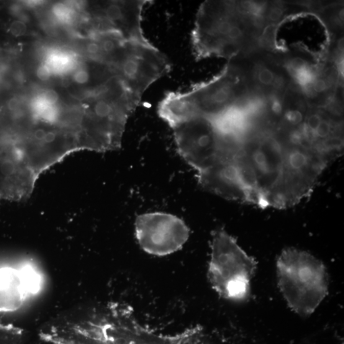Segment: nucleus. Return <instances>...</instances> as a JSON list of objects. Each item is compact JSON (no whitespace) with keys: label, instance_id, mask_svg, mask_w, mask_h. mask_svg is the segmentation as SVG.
Segmentation results:
<instances>
[{"label":"nucleus","instance_id":"obj_1","mask_svg":"<svg viewBox=\"0 0 344 344\" xmlns=\"http://www.w3.org/2000/svg\"><path fill=\"white\" fill-rule=\"evenodd\" d=\"M266 27L263 15L245 11L239 1H206L198 10L191 33L196 60H228L261 50L259 40Z\"/></svg>","mask_w":344,"mask_h":344},{"label":"nucleus","instance_id":"obj_2","mask_svg":"<svg viewBox=\"0 0 344 344\" xmlns=\"http://www.w3.org/2000/svg\"><path fill=\"white\" fill-rule=\"evenodd\" d=\"M282 296L292 311L309 316L327 297L329 279L325 264L305 251L287 248L277 260Z\"/></svg>","mask_w":344,"mask_h":344},{"label":"nucleus","instance_id":"obj_3","mask_svg":"<svg viewBox=\"0 0 344 344\" xmlns=\"http://www.w3.org/2000/svg\"><path fill=\"white\" fill-rule=\"evenodd\" d=\"M208 279L212 289L223 299L244 302L251 293V281L257 263L225 230L214 231L210 242Z\"/></svg>","mask_w":344,"mask_h":344},{"label":"nucleus","instance_id":"obj_4","mask_svg":"<svg viewBox=\"0 0 344 344\" xmlns=\"http://www.w3.org/2000/svg\"><path fill=\"white\" fill-rule=\"evenodd\" d=\"M173 131L177 152L196 173L228 155L227 143L209 118L200 115Z\"/></svg>","mask_w":344,"mask_h":344},{"label":"nucleus","instance_id":"obj_5","mask_svg":"<svg viewBox=\"0 0 344 344\" xmlns=\"http://www.w3.org/2000/svg\"><path fill=\"white\" fill-rule=\"evenodd\" d=\"M135 230L142 250L156 256L170 255L181 250L190 235L189 227L181 218L160 212L138 215Z\"/></svg>","mask_w":344,"mask_h":344},{"label":"nucleus","instance_id":"obj_6","mask_svg":"<svg viewBox=\"0 0 344 344\" xmlns=\"http://www.w3.org/2000/svg\"><path fill=\"white\" fill-rule=\"evenodd\" d=\"M244 77L251 94L263 99L283 96L293 83L283 60L271 51L258 50L232 59Z\"/></svg>","mask_w":344,"mask_h":344},{"label":"nucleus","instance_id":"obj_7","mask_svg":"<svg viewBox=\"0 0 344 344\" xmlns=\"http://www.w3.org/2000/svg\"><path fill=\"white\" fill-rule=\"evenodd\" d=\"M329 33L322 20L312 13L284 17L275 28L274 50L281 53L298 47L316 60L328 52Z\"/></svg>","mask_w":344,"mask_h":344},{"label":"nucleus","instance_id":"obj_8","mask_svg":"<svg viewBox=\"0 0 344 344\" xmlns=\"http://www.w3.org/2000/svg\"><path fill=\"white\" fill-rule=\"evenodd\" d=\"M42 269L32 259L0 264V312L16 311L44 285Z\"/></svg>","mask_w":344,"mask_h":344},{"label":"nucleus","instance_id":"obj_9","mask_svg":"<svg viewBox=\"0 0 344 344\" xmlns=\"http://www.w3.org/2000/svg\"><path fill=\"white\" fill-rule=\"evenodd\" d=\"M198 183L207 191L231 201L252 204L233 159H224L196 174Z\"/></svg>","mask_w":344,"mask_h":344},{"label":"nucleus","instance_id":"obj_10","mask_svg":"<svg viewBox=\"0 0 344 344\" xmlns=\"http://www.w3.org/2000/svg\"><path fill=\"white\" fill-rule=\"evenodd\" d=\"M320 63L310 81L300 88L309 107L325 109L332 102L340 86L343 85L342 63L332 58Z\"/></svg>","mask_w":344,"mask_h":344},{"label":"nucleus","instance_id":"obj_11","mask_svg":"<svg viewBox=\"0 0 344 344\" xmlns=\"http://www.w3.org/2000/svg\"><path fill=\"white\" fill-rule=\"evenodd\" d=\"M287 8L286 4L279 2H268L264 18L266 27L277 25L286 17Z\"/></svg>","mask_w":344,"mask_h":344},{"label":"nucleus","instance_id":"obj_12","mask_svg":"<svg viewBox=\"0 0 344 344\" xmlns=\"http://www.w3.org/2000/svg\"><path fill=\"white\" fill-rule=\"evenodd\" d=\"M9 30L14 37H22L27 32V24L21 20H14L10 25Z\"/></svg>","mask_w":344,"mask_h":344},{"label":"nucleus","instance_id":"obj_13","mask_svg":"<svg viewBox=\"0 0 344 344\" xmlns=\"http://www.w3.org/2000/svg\"><path fill=\"white\" fill-rule=\"evenodd\" d=\"M74 81L79 84H86L89 81L90 74L86 70H81L74 74Z\"/></svg>","mask_w":344,"mask_h":344},{"label":"nucleus","instance_id":"obj_14","mask_svg":"<svg viewBox=\"0 0 344 344\" xmlns=\"http://www.w3.org/2000/svg\"><path fill=\"white\" fill-rule=\"evenodd\" d=\"M86 50L87 53L89 54V55L93 56L99 55L100 51H101V47H100L99 39L92 41V42L87 43Z\"/></svg>","mask_w":344,"mask_h":344},{"label":"nucleus","instance_id":"obj_15","mask_svg":"<svg viewBox=\"0 0 344 344\" xmlns=\"http://www.w3.org/2000/svg\"><path fill=\"white\" fill-rule=\"evenodd\" d=\"M37 76L40 81H47L50 80L51 78L50 70L45 65L41 66L38 68Z\"/></svg>","mask_w":344,"mask_h":344},{"label":"nucleus","instance_id":"obj_16","mask_svg":"<svg viewBox=\"0 0 344 344\" xmlns=\"http://www.w3.org/2000/svg\"><path fill=\"white\" fill-rule=\"evenodd\" d=\"M45 99L48 104L51 105H55L56 103H58L59 101V94L54 89H48L47 91L45 92Z\"/></svg>","mask_w":344,"mask_h":344},{"label":"nucleus","instance_id":"obj_17","mask_svg":"<svg viewBox=\"0 0 344 344\" xmlns=\"http://www.w3.org/2000/svg\"><path fill=\"white\" fill-rule=\"evenodd\" d=\"M20 107V102L16 97H13L7 103V109L11 113H15L18 111Z\"/></svg>","mask_w":344,"mask_h":344}]
</instances>
